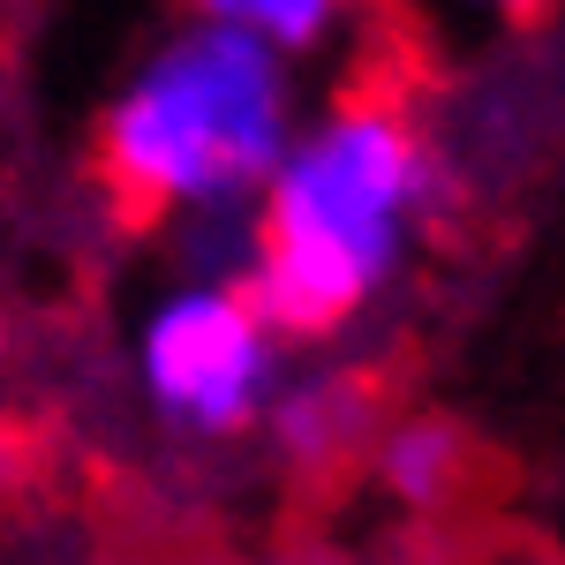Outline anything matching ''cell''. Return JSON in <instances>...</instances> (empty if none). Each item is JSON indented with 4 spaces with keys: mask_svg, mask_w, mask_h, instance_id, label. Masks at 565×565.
Returning a JSON list of instances; mask_svg holds the SVG:
<instances>
[{
    "mask_svg": "<svg viewBox=\"0 0 565 565\" xmlns=\"http://www.w3.org/2000/svg\"><path fill=\"white\" fill-rule=\"evenodd\" d=\"M399 68H362V84L302 136L264 181L257 257L234 279L279 332H332L370 302L399 264L407 218L423 204V136Z\"/></svg>",
    "mask_w": 565,
    "mask_h": 565,
    "instance_id": "1",
    "label": "cell"
},
{
    "mask_svg": "<svg viewBox=\"0 0 565 565\" xmlns=\"http://www.w3.org/2000/svg\"><path fill=\"white\" fill-rule=\"evenodd\" d=\"M98 181L129 218L226 212L287 159V68L226 23H181L98 114Z\"/></svg>",
    "mask_w": 565,
    "mask_h": 565,
    "instance_id": "2",
    "label": "cell"
},
{
    "mask_svg": "<svg viewBox=\"0 0 565 565\" xmlns=\"http://www.w3.org/2000/svg\"><path fill=\"white\" fill-rule=\"evenodd\" d=\"M271 354H279V340L249 309V295L234 279H196V287H181L151 309L136 370H143V392L167 423L226 437L264 415Z\"/></svg>",
    "mask_w": 565,
    "mask_h": 565,
    "instance_id": "3",
    "label": "cell"
},
{
    "mask_svg": "<svg viewBox=\"0 0 565 565\" xmlns=\"http://www.w3.org/2000/svg\"><path fill=\"white\" fill-rule=\"evenodd\" d=\"M189 15L196 23H226V31H249L271 53H302V45H317L348 15V0H189Z\"/></svg>",
    "mask_w": 565,
    "mask_h": 565,
    "instance_id": "4",
    "label": "cell"
},
{
    "mask_svg": "<svg viewBox=\"0 0 565 565\" xmlns=\"http://www.w3.org/2000/svg\"><path fill=\"white\" fill-rule=\"evenodd\" d=\"M452 476H460V430L452 423H399L385 437V482L407 505L452 498Z\"/></svg>",
    "mask_w": 565,
    "mask_h": 565,
    "instance_id": "5",
    "label": "cell"
},
{
    "mask_svg": "<svg viewBox=\"0 0 565 565\" xmlns=\"http://www.w3.org/2000/svg\"><path fill=\"white\" fill-rule=\"evenodd\" d=\"M354 430V392L348 385H317V392H295L287 407H279V437H287V452H302V460H324V452H340Z\"/></svg>",
    "mask_w": 565,
    "mask_h": 565,
    "instance_id": "6",
    "label": "cell"
},
{
    "mask_svg": "<svg viewBox=\"0 0 565 565\" xmlns=\"http://www.w3.org/2000/svg\"><path fill=\"white\" fill-rule=\"evenodd\" d=\"M490 8H505V15H513V23H535V15H543V8H551V0H490Z\"/></svg>",
    "mask_w": 565,
    "mask_h": 565,
    "instance_id": "7",
    "label": "cell"
}]
</instances>
